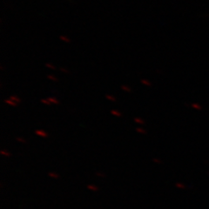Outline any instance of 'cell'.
<instances>
[{"label":"cell","instance_id":"cell-1","mask_svg":"<svg viewBox=\"0 0 209 209\" xmlns=\"http://www.w3.org/2000/svg\"><path fill=\"white\" fill-rule=\"evenodd\" d=\"M35 133H36V135L40 136V137H43V138H45V137L48 136L47 133H45L44 130H36V131H35Z\"/></svg>","mask_w":209,"mask_h":209},{"label":"cell","instance_id":"cell-2","mask_svg":"<svg viewBox=\"0 0 209 209\" xmlns=\"http://www.w3.org/2000/svg\"><path fill=\"white\" fill-rule=\"evenodd\" d=\"M10 100H11L12 101H14L15 103H17V104H18V103H20L21 102V100L18 97V96H15V95H12V96H11L10 97Z\"/></svg>","mask_w":209,"mask_h":209},{"label":"cell","instance_id":"cell-3","mask_svg":"<svg viewBox=\"0 0 209 209\" xmlns=\"http://www.w3.org/2000/svg\"><path fill=\"white\" fill-rule=\"evenodd\" d=\"M4 102L5 104H9V105H11V106H17V104H18L17 103H15L14 101H12L11 100H4Z\"/></svg>","mask_w":209,"mask_h":209},{"label":"cell","instance_id":"cell-4","mask_svg":"<svg viewBox=\"0 0 209 209\" xmlns=\"http://www.w3.org/2000/svg\"><path fill=\"white\" fill-rule=\"evenodd\" d=\"M47 99L49 100V101L51 102V104H59V101L56 98L51 97V98H47Z\"/></svg>","mask_w":209,"mask_h":209},{"label":"cell","instance_id":"cell-5","mask_svg":"<svg viewBox=\"0 0 209 209\" xmlns=\"http://www.w3.org/2000/svg\"><path fill=\"white\" fill-rule=\"evenodd\" d=\"M121 89H122L124 92H132V89H131L129 86L125 85H121Z\"/></svg>","mask_w":209,"mask_h":209},{"label":"cell","instance_id":"cell-6","mask_svg":"<svg viewBox=\"0 0 209 209\" xmlns=\"http://www.w3.org/2000/svg\"><path fill=\"white\" fill-rule=\"evenodd\" d=\"M87 188H88L89 190H91V191H93V192H96V191L99 190L98 186H94V185H88V186H87Z\"/></svg>","mask_w":209,"mask_h":209},{"label":"cell","instance_id":"cell-7","mask_svg":"<svg viewBox=\"0 0 209 209\" xmlns=\"http://www.w3.org/2000/svg\"><path fill=\"white\" fill-rule=\"evenodd\" d=\"M105 98H106V100H110V101H112V102H115V101H116L115 97H113L112 95L106 94V95H105Z\"/></svg>","mask_w":209,"mask_h":209},{"label":"cell","instance_id":"cell-8","mask_svg":"<svg viewBox=\"0 0 209 209\" xmlns=\"http://www.w3.org/2000/svg\"><path fill=\"white\" fill-rule=\"evenodd\" d=\"M140 82H141L143 85H146V86H151V85H152L151 82H150V81H148V80H146V79H141V80H140Z\"/></svg>","mask_w":209,"mask_h":209},{"label":"cell","instance_id":"cell-9","mask_svg":"<svg viewBox=\"0 0 209 209\" xmlns=\"http://www.w3.org/2000/svg\"><path fill=\"white\" fill-rule=\"evenodd\" d=\"M111 113H112V115H114V116H117V117H120V116H121V113H120L119 111H117V110H112V111H111Z\"/></svg>","mask_w":209,"mask_h":209},{"label":"cell","instance_id":"cell-10","mask_svg":"<svg viewBox=\"0 0 209 209\" xmlns=\"http://www.w3.org/2000/svg\"><path fill=\"white\" fill-rule=\"evenodd\" d=\"M134 122L137 123V124H139V125H143L145 123V121L142 119H140V118H135L134 119Z\"/></svg>","mask_w":209,"mask_h":209},{"label":"cell","instance_id":"cell-11","mask_svg":"<svg viewBox=\"0 0 209 209\" xmlns=\"http://www.w3.org/2000/svg\"><path fill=\"white\" fill-rule=\"evenodd\" d=\"M136 132L139 133H141V134H146V132L145 129L141 128V127H137L136 128Z\"/></svg>","mask_w":209,"mask_h":209},{"label":"cell","instance_id":"cell-12","mask_svg":"<svg viewBox=\"0 0 209 209\" xmlns=\"http://www.w3.org/2000/svg\"><path fill=\"white\" fill-rule=\"evenodd\" d=\"M59 38H60V40H62V41H64V42H66V43H70V42H71V40H70L69 38L66 37H65V36H60Z\"/></svg>","mask_w":209,"mask_h":209},{"label":"cell","instance_id":"cell-13","mask_svg":"<svg viewBox=\"0 0 209 209\" xmlns=\"http://www.w3.org/2000/svg\"><path fill=\"white\" fill-rule=\"evenodd\" d=\"M0 153H1V155H3V156H6V157H9V156H11L10 153H9V152H7V151H5V150H2V151L0 152Z\"/></svg>","mask_w":209,"mask_h":209},{"label":"cell","instance_id":"cell-14","mask_svg":"<svg viewBox=\"0 0 209 209\" xmlns=\"http://www.w3.org/2000/svg\"><path fill=\"white\" fill-rule=\"evenodd\" d=\"M48 175H49V177L53 178V179H58L59 178V174H56V173H49Z\"/></svg>","mask_w":209,"mask_h":209},{"label":"cell","instance_id":"cell-15","mask_svg":"<svg viewBox=\"0 0 209 209\" xmlns=\"http://www.w3.org/2000/svg\"><path fill=\"white\" fill-rule=\"evenodd\" d=\"M41 103H43L44 104H47V105H48V104H49V105L51 104V102L49 101L48 99H43V100H41Z\"/></svg>","mask_w":209,"mask_h":209},{"label":"cell","instance_id":"cell-16","mask_svg":"<svg viewBox=\"0 0 209 209\" xmlns=\"http://www.w3.org/2000/svg\"><path fill=\"white\" fill-rule=\"evenodd\" d=\"M47 78H48L49 79L52 80V81H58L57 78H56V77H54V76H52V75H48V76H47Z\"/></svg>","mask_w":209,"mask_h":209},{"label":"cell","instance_id":"cell-17","mask_svg":"<svg viewBox=\"0 0 209 209\" xmlns=\"http://www.w3.org/2000/svg\"><path fill=\"white\" fill-rule=\"evenodd\" d=\"M17 140H18V142H22V143H25V142H26V140L24 139V138H22V137H18V138H17Z\"/></svg>","mask_w":209,"mask_h":209},{"label":"cell","instance_id":"cell-18","mask_svg":"<svg viewBox=\"0 0 209 209\" xmlns=\"http://www.w3.org/2000/svg\"><path fill=\"white\" fill-rule=\"evenodd\" d=\"M45 66H46V67H48V68H50V69H52V70L55 69V66H52V65H51L50 63H49V64L47 63V64L45 65Z\"/></svg>","mask_w":209,"mask_h":209},{"label":"cell","instance_id":"cell-19","mask_svg":"<svg viewBox=\"0 0 209 209\" xmlns=\"http://www.w3.org/2000/svg\"><path fill=\"white\" fill-rule=\"evenodd\" d=\"M153 162H155V163H158V164H160V163H161V161H160L159 159H153Z\"/></svg>","mask_w":209,"mask_h":209},{"label":"cell","instance_id":"cell-20","mask_svg":"<svg viewBox=\"0 0 209 209\" xmlns=\"http://www.w3.org/2000/svg\"><path fill=\"white\" fill-rule=\"evenodd\" d=\"M60 71H63V72H66V73H68V72H69V71L66 69V68H63V67H61V68H60Z\"/></svg>","mask_w":209,"mask_h":209},{"label":"cell","instance_id":"cell-21","mask_svg":"<svg viewBox=\"0 0 209 209\" xmlns=\"http://www.w3.org/2000/svg\"><path fill=\"white\" fill-rule=\"evenodd\" d=\"M96 175L99 176V177H104V174H103L102 173H100V172H99V173H96Z\"/></svg>","mask_w":209,"mask_h":209}]
</instances>
